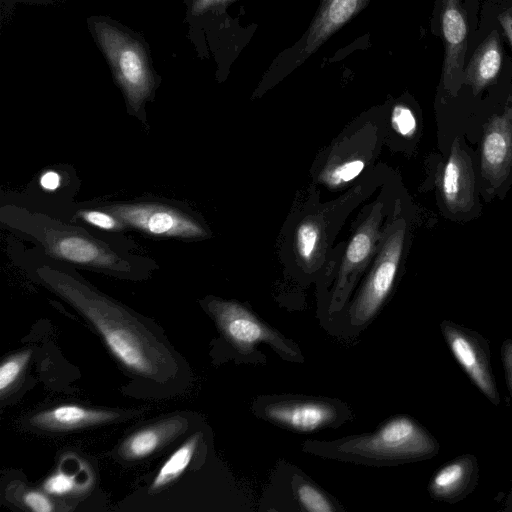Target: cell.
I'll return each mask as SVG.
<instances>
[{
  "label": "cell",
  "mask_w": 512,
  "mask_h": 512,
  "mask_svg": "<svg viewBox=\"0 0 512 512\" xmlns=\"http://www.w3.org/2000/svg\"><path fill=\"white\" fill-rule=\"evenodd\" d=\"M37 274L95 327L125 368L155 381H163L175 371L169 349L128 310L57 269L42 266Z\"/></svg>",
  "instance_id": "1"
},
{
  "label": "cell",
  "mask_w": 512,
  "mask_h": 512,
  "mask_svg": "<svg viewBox=\"0 0 512 512\" xmlns=\"http://www.w3.org/2000/svg\"><path fill=\"white\" fill-rule=\"evenodd\" d=\"M1 218L11 228L36 239L53 258L119 273L131 268L130 263L106 243L79 227L13 206L3 207Z\"/></svg>",
  "instance_id": "2"
},
{
  "label": "cell",
  "mask_w": 512,
  "mask_h": 512,
  "mask_svg": "<svg viewBox=\"0 0 512 512\" xmlns=\"http://www.w3.org/2000/svg\"><path fill=\"white\" fill-rule=\"evenodd\" d=\"M335 453L349 459L373 463L422 458L437 450L434 440L409 417H395L374 433L340 440Z\"/></svg>",
  "instance_id": "3"
},
{
  "label": "cell",
  "mask_w": 512,
  "mask_h": 512,
  "mask_svg": "<svg viewBox=\"0 0 512 512\" xmlns=\"http://www.w3.org/2000/svg\"><path fill=\"white\" fill-rule=\"evenodd\" d=\"M93 28L129 106L137 111L154 87V77L144 47L106 21H95Z\"/></svg>",
  "instance_id": "4"
},
{
  "label": "cell",
  "mask_w": 512,
  "mask_h": 512,
  "mask_svg": "<svg viewBox=\"0 0 512 512\" xmlns=\"http://www.w3.org/2000/svg\"><path fill=\"white\" fill-rule=\"evenodd\" d=\"M208 308L222 334L240 353L249 354L257 344L264 342L283 358L289 360L300 358L294 345L243 305L231 301L213 300L209 302Z\"/></svg>",
  "instance_id": "5"
},
{
  "label": "cell",
  "mask_w": 512,
  "mask_h": 512,
  "mask_svg": "<svg viewBox=\"0 0 512 512\" xmlns=\"http://www.w3.org/2000/svg\"><path fill=\"white\" fill-rule=\"evenodd\" d=\"M126 225L158 237L201 238L203 227L187 214L158 203H129L106 207Z\"/></svg>",
  "instance_id": "6"
},
{
  "label": "cell",
  "mask_w": 512,
  "mask_h": 512,
  "mask_svg": "<svg viewBox=\"0 0 512 512\" xmlns=\"http://www.w3.org/2000/svg\"><path fill=\"white\" fill-rule=\"evenodd\" d=\"M404 240V227L386 239L371 274L350 310L351 321L361 325L369 321L389 294L396 276Z\"/></svg>",
  "instance_id": "7"
},
{
  "label": "cell",
  "mask_w": 512,
  "mask_h": 512,
  "mask_svg": "<svg viewBox=\"0 0 512 512\" xmlns=\"http://www.w3.org/2000/svg\"><path fill=\"white\" fill-rule=\"evenodd\" d=\"M442 330L453 355L474 384L494 404H498L499 395L491 372L489 350L483 339L451 323L442 324Z\"/></svg>",
  "instance_id": "8"
},
{
  "label": "cell",
  "mask_w": 512,
  "mask_h": 512,
  "mask_svg": "<svg viewBox=\"0 0 512 512\" xmlns=\"http://www.w3.org/2000/svg\"><path fill=\"white\" fill-rule=\"evenodd\" d=\"M267 419L286 428L311 432L335 422L338 411L321 400H281L270 402L263 410Z\"/></svg>",
  "instance_id": "9"
},
{
  "label": "cell",
  "mask_w": 512,
  "mask_h": 512,
  "mask_svg": "<svg viewBox=\"0 0 512 512\" xmlns=\"http://www.w3.org/2000/svg\"><path fill=\"white\" fill-rule=\"evenodd\" d=\"M512 165V110L494 117L485 131L481 170L483 176L494 187L507 177Z\"/></svg>",
  "instance_id": "10"
},
{
  "label": "cell",
  "mask_w": 512,
  "mask_h": 512,
  "mask_svg": "<svg viewBox=\"0 0 512 512\" xmlns=\"http://www.w3.org/2000/svg\"><path fill=\"white\" fill-rule=\"evenodd\" d=\"M441 190L451 212H466L473 205L474 176L466 152L454 141L449 159L443 169Z\"/></svg>",
  "instance_id": "11"
},
{
  "label": "cell",
  "mask_w": 512,
  "mask_h": 512,
  "mask_svg": "<svg viewBox=\"0 0 512 512\" xmlns=\"http://www.w3.org/2000/svg\"><path fill=\"white\" fill-rule=\"evenodd\" d=\"M118 413L65 404L39 412L32 416L33 426L50 431H64L110 422Z\"/></svg>",
  "instance_id": "12"
},
{
  "label": "cell",
  "mask_w": 512,
  "mask_h": 512,
  "mask_svg": "<svg viewBox=\"0 0 512 512\" xmlns=\"http://www.w3.org/2000/svg\"><path fill=\"white\" fill-rule=\"evenodd\" d=\"M380 220L381 212L379 210L371 214L348 244L335 293L336 301L340 304L342 303L343 291L348 289L349 275L367 260L373 250Z\"/></svg>",
  "instance_id": "13"
},
{
  "label": "cell",
  "mask_w": 512,
  "mask_h": 512,
  "mask_svg": "<svg viewBox=\"0 0 512 512\" xmlns=\"http://www.w3.org/2000/svg\"><path fill=\"white\" fill-rule=\"evenodd\" d=\"M184 424L183 419L173 417L136 431L123 442L120 453L128 460L145 458L180 433Z\"/></svg>",
  "instance_id": "14"
},
{
  "label": "cell",
  "mask_w": 512,
  "mask_h": 512,
  "mask_svg": "<svg viewBox=\"0 0 512 512\" xmlns=\"http://www.w3.org/2000/svg\"><path fill=\"white\" fill-rule=\"evenodd\" d=\"M470 457L461 458L440 469L432 479L431 492L435 497L448 500L462 496L471 489L475 463Z\"/></svg>",
  "instance_id": "15"
},
{
  "label": "cell",
  "mask_w": 512,
  "mask_h": 512,
  "mask_svg": "<svg viewBox=\"0 0 512 512\" xmlns=\"http://www.w3.org/2000/svg\"><path fill=\"white\" fill-rule=\"evenodd\" d=\"M199 437V434L192 435L166 459L153 479L152 490L172 483L187 469L197 449Z\"/></svg>",
  "instance_id": "16"
},
{
  "label": "cell",
  "mask_w": 512,
  "mask_h": 512,
  "mask_svg": "<svg viewBox=\"0 0 512 512\" xmlns=\"http://www.w3.org/2000/svg\"><path fill=\"white\" fill-rule=\"evenodd\" d=\"M30 357L31 351L25 350L2 361L0 365V392L2 396L18 379Z\"/></svg>",
  "instance_id": "17"
},
{
  "label": "cell",
  "mask_w": 512,
  "mask_h": 512,
  "mask_svg": "<svg viewBox=\"0 0 512 512\" xmlns=\"http://www.w3.org/2000/svg\"><path fill=\"white\" fill-rule=\"evenodd\" d=\"M300 504L311 512H331L334 507L330 500L318 488L310 483H301L296 488Z\"/></svg>",
  "instance_id": "18"
},
{
  "label": "cell",
  "mask_w": 512,
  "mask_h": 512,
  "mask_svg": "<svg viewBox=\"0 0 512 512\" xmlns=\"http://www.w3.org/2000/svg\"><path fill=\"white\" fill-rule=\"evenodd\" d=\"M443 33L451 45L461 43L466 36V25L461 13L455 8H447L442 19Z\"/></svg>",
  "instance_id": "19"
},
{
  "label": "cell",
  "mask_w": 512,
  "mask_h": 512,
  "mask_svg": "<svg viewBox=\"0 0 512 512\" xmlns=\"http://www.w3.org/2000/svg\"><path fill=\"white\" fill-rule=\"evenodd\" d=\"M319 232L315 223L305 221L300 224L296 232V246L299 255L309 261L316 249Z\"/></svg>",
  "instance_id": "20"
},
{
  "label": "cell",
  "mask_w": 512,
  "mask_h": 512,
  "mask_svg": "<svg viewBox=\"0 0 512 512\" xmlns=\"http://www.w3.org/2000/svg\"><path fill=\"white\" fill-rule=\"evenodd\" d=\"M501 65V55L495 45H491L482 53L477 65V78L480 84L493 79Z\"/></svg>",
  "instance_id": "21"
},
{
  "label": "cell",
  "mask_w": 512,
  "mask_h": 512,
  "mask_svg": "<svg viewBox=\"0 0 512 512\" xmlns=\"http://www.w3.org/2000/svg\"><path fill=\"white\" fill-rule=\"evenodd\" d=\"M77 216L83 221L104 230L118 231L126 226L123 221L108 211L103 212L90 209L79 210Z\"/></svg>",
  "instance_id": "22"
},
{
  "label": "cell",
  "mask_w": 512,
  "mask_h": 512,
  "mask_svg": "<svg viewBox=\"0 0 512 512\" xmlns=\"http://www.w3.org/2000/svg\"><path fill=\"white\" fill-rule=\"evenodd\" d=\"M392 124L394 129L405 137L413 135L417 127L412 111L403 105H397L393 109Z\"/></svg>",
  "instance_id": "23"
},
{
  "label": "cell",
  "mask_w": 512,
  "mask_h": 512,
  "mask_svg": "<svg viewBox=\"0 0 512 512\" xmlns=\"http://www.w3.org/2000/svg\"><path fill=\"white\" fill-rule=\"evenodd\" d=\"M76 480L74 476L64 472H56L46 479L44 489L52 495L68 494L75 488Z\"/></svg>",
  "instance_id": "24"
},
{
  "label": "cell",
  "mask_w": 512,
  "mask_h": 512,
  "mask_svg": "<svg viewBox=\"0 0 512 512\" xmlns=\"http://www.w3.org/2000/svg\"><path fill=\"white\" fill-rule=\"evenodd\" d=\"M364 168V162L362 160H351L343 163L336 167L328 174V180L333 185H337L340 182H348L354 179Z\"/></svg>",
  "instance_id": "25"
},
{
  "label": "cell",
  "mask_w": 512,
  "mask_h": 512,
  "mask_svg": "<svg viewBox=\"0 0 512 512\" xmlns=\"http://www.w3.org/2000/svg\"><path fill=\"white\" fill-rule=\"evenodd\" d=\"M358 0H332L329 10V21L339 25L348 20L357 7Z\"/></svg>",
  "instance_id": "26"
},
{
  "label": "cell",
  "mask_w": 512,
  "mask_h": 512,
  "mask_svg": "<svg viewBox=\"0 0 512 512\" xmlns=\"http://www.w3.org/2000/svg\"><path fill=\"white\" fill-rule=\"evenodd\" d=\"M24 504L34 512H51L54 509L51 500L42 492L29 491L23 496Z\"/></svg>",
  "instance_id": "27"
},
{
  "label": "cell",
  "mask_w": 512,
  "mask_h": 512,
  "mask_svg": "<svg viewBox=\"0 0 512 512\" xmlns=\"http://www.w3.org/2000/svg\"><path fill=\"white\" fill-rule=\"evenodd\" d=\"M40 183L46 190H55L60 184V176L54 171H47L41 176Z\"/></svg>",
  "instance_id": "28"
},
{
  "label": "cell",
  "mask_w": 512,
  "mask_h": 512,
  "mask_svg": "<svg viewBox=\"0 0 512 512\" xmlns=\"http://www.w3.org/2000/svg\"><path fill=\"white\" fill-rule=\"evenodd\" d=\"M224 1L226 0H195L192 6V12L194 14H200L211 6Z\"/></svg>",
  "instance_id": "29"
},
{
  "label": "cell",
  "mask_w": 512,
  "mask_h": 512,
  "mask_svg": "<svg viewBox=\"0 0 512 512\" xmlns=\"http://www.w3.org/2000/svg\"><path fill=\"white\" fill-rule=\"evenodd\" d=\"M505 366L507 372L508 383L512 394V345L506 349Z\"/></svg>",
  "instance_id": "30"
},
{
  "label": "cell",
  "mask_w": 512,
  "mask_h": 512,
  "mask_svg": "<svg viewBox=\"0 0 512 512\" xmlns=\"http://www.w3.org/2000/svg\"><path fill=\"white\" fill-rule=\"evenodd\" d=\"M503 26H504L505 30L507 31V34H508L511 44H512V19L506 18L503 22Z\"/></svg>",
  "instance_id": "31"
}]
</instances>
